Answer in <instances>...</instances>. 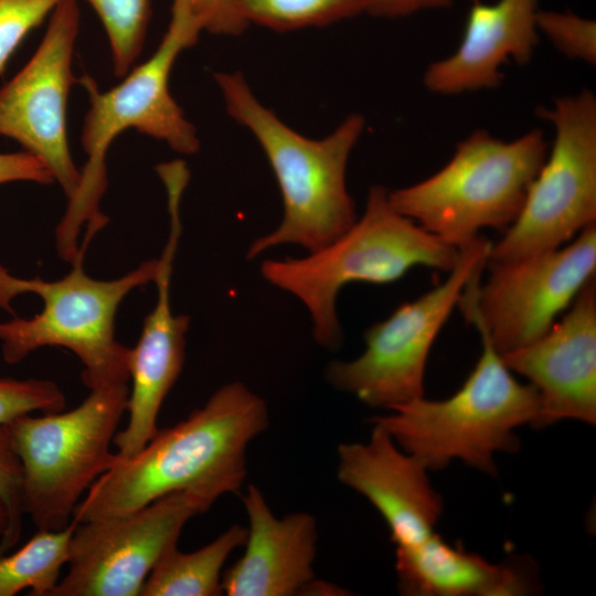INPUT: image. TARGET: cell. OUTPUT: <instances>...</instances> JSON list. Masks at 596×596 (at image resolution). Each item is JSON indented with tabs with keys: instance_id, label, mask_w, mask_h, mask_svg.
Masks as SVG:
<instances>
[{
	"instance_id": "ac0fdd59",
	"label": "cell",
	"mask_w": 596,
	"mask_h": 596,
	"mask_svg": "<svg viewBox=\"0 0 596 596\" xmlns=\"http://www.w3.org/2000/svg\"><path fill=\"white\" fill-rule=\"evenodd\" d=\"M538 0L475 1L457 50L426 68V88L458 95L498 86L504 63L531 60L538 44Z\"/></svg>"
},
{
	"instance_id": "9c48e42d",
	"label": "cell",
	"mask_w": 596,
	"mask_h": 596,
	"mask_svg": "<svg viewBox=\"0 0 596 596\" xmlns=\"http://www.w3.org/2000/svg\"><path fill=\"white\" fill-rule=\"evenodd\" d=\"M540 116L554 141L517 220L491 244L487 263L561 247L596 222V98L589 91L558 97Z\"/></svg>"
},
{
	"instance_id": "d6986e66",
	"label": "cell",
	"mask_w": 596,
	"mask_h": 596,
	"mask_svg": "<svg viewBox=\"0 0 596 596\" xmlns=\"http://www.w3.org/2000/svg\"><path fill=\"white\" fill-rule=\"evenodd\" d=\"M398 588L412 596H520L535 581L519 564H492L433 533L418 544L395 549Z\"/></svg>"
},
{
	"instance_id": "7c38bea8",
	"label": "cell",
	"mask_w": 596,
	"mask_h": 596,
	"mask_svg": "<svg viewBox=\"0 0 596 596\" xmlns=\"http://www.w3.org/2000/svg\"><path fill=\"white\" fill-rule=\"evenodd\" d=\"M207 510L195 496L179 491L126 514L76 521L67 573L51 596H140L185 523Z\"/></svg>"
},
{
	"instance_id": "d4e9b609",
	"label": "cell",
	"mask_w": 596,
	"mask_h": 596,
	"mask_svg": "<svg viewBox=\"0 0 596 596\" xmlns=\"http://www.w3.org/2000/svg\"><path fill=\"white\" fill-rule=\"evenodd\" d=\"M536 28L568 58L596 63V22L572 12L538 10Z\"/></svg>"
},
{
	"instance_id": "cb8c5ba5",
	"label": "cell",
	"mask_w": 596,
	"mask_h": 596,
	"mask_svg": "<svg viewBox=\"0 0 596 596\" xmlns=\"http://www.w3.org/2000/svg\"><path fill=\"white\" fill-rule=\"evenodd\" d=\"M65 405V395L51 380L0 379V427L25 414L64 411Z\"/></svg>"
},
{
	"instance_id": "484cf974",
	"label": "cell",
	"mask_w": 596,
	"mask_h": 596,
	"mask_svg": "<svg viewBox=\"0 0 596 596\" xmlns=\"http://www.w3.org/2000/svg\"><path fill=\"white\" fill-rule=\"evenodd\" d=\"M63 0H0V76L30 31Z\"/></svg>"
},
{
	"instance_id": "2e32d148",
	"label": "cell",
	"mask_w": 596,
	"mask_h": 596,
	"mask_svg": "<svg viewBox=\"0 0 596 596\" xmlns=\"http://www.w3.org/2000/svg\"><path fill=\"white\" fill-rule=\"evenodd\" d=\"M337 454L338 479L380 512L396 547L418 544L435 533L441 496L424 464L401 449L382 426L373 424L364 443L340 444Z\"/></svg>"
},
{
	"instance_id": "603a6c76",
	"label": "cell",
	"mask_w": 596,
	"mask_h": 596,
	"mask_svg": "<svg viewBox=\"0 0 596 596\" xmlns=\"http://www.w3.org/2000/svg\"><path fill=\"white\" fill-rule=\"evenodd\" d=\"M108 38L113 68L125 76L141 53L150 19L149 0H87Z\"/></svg>"
},
{
	"instance_id": "4fadbf2b",
	"label": "cell",
	"mask_w": 596,
	"mask_h": 596,
	"mask_svg": "<svg viewBox=\"0 0 596 596\" xmlns=\"http://www.w3.org/2000/svg\"><path fill=\"white\" fill-rule=\"evenodd\" d=\"M79 29L76 0L51 13L44 36L28 63L0 88V136L18 141L40 159L70 200L81 172L70 150L67 102Z\"/></svg>"
},
{
	"instance_id": "6da1fadb",
	"label": "cell",
	"mask_w": 596,
	"mask_h": 596,
	"mask_svg": "<svg viewBox=\"0 0 596 596\" xmlns=\"http://www.w3.org/2000/svg\"><path fill=\"white\" fill-rule=\"evenodd\" d=\"M269 426L265 401L241 382L216 390L184 421L159 429L135 455H117L88 489L77 522L126 514L172 492L184 491L209 509L237 493L247 476V448Z\"/></svg>"
},
{
	"instance_id": "5b68a950",
	"label": "cell",
	"mask_w": 596,
	"mask_h": 596,
	"mask_svg": "<svg viewBox=\"0 0 596 596\" xmlns=\"http://www.w3.org/2000/svg\"><path fill=\"white\" fill-rule=\"evenodd\" d=\"M476 328L481 355L455 394L441 401L422 396L371 418L428 470L443 469L459 459L496 476L494 456L517 451L520 441L515 429L534 425L538 418L536 390L513 377L485 330Z\"/></svg>"
},
{
	"instance_id": "277c9868",
	"label": "cell",
	"mask_w": 596,
	"mask_h": 596,
	"mask_svg": "<svg viewBox=\"0 0 596 596\" xmlns=\"http://www.w3.org/2000/svg\"><path fill=\"white\" fill-rule=\"evenodd\" d=\"M458 255V248L397 212L389 191L374 185L364 213L343 234L305 257L266 259L260 274L302 302L316 342L334 350L342 342L337 297L345 285L393 283L415 266L449 273Z\"/></svg>"
},
{
	"instance_id": "f546056e",
	"label": "cell",
	"mask_w": 596,
	"mask_h": 596,
	"mask_svg": "<svg viewBox=\"0 0 596 596\" xmlns=\"http://www.w3.org/2000/svg\"><path fill=\"white\" fill-rule=\"evenodd\" d=\"M364 12L380 18H401L422 10L450 6L454 0H364Z\"/></svg>"
},
{
	"instance_id": "4dcf8cb0",
	"label": "cell",
	"mask_w": 596,
	"mask_h": 596,
	"mask_svg": "<svg viewBox=\"0 0 596 596\" xmlns=\"http://www.w3.org/2000/svg\"><path fill=\"white\" fill-rule=\"evenodd\" d=\"M10 550V517L6 504L0 499V556Z\"/></svg>"
},
{
	"instance_id": "9a60e30c",
	"label": "cell",
	"mask_w": 596,
	"mask_h": 596,
	"mask_svg": "<svg viewBox=\"0 0 596 596\" xmlns=\"http://www.w3.org/2000/svg\"><path fill=\"white\" fill-rule=\"evenodd\" d=\"M169 213L170 232L152 280L156 305L145 318L137 344L129 348L128 423L113 441L121 457L135 455L157 434L159 411L184 363L190 317L174 315L170 302L173 262L182 231L179 204H169Z\"/></svg>"
},
{
	"instance_id": "f1b7e54d",
	"label": "cell",
	"mask_w": 596,
	"mask_h": 596,
	"mask_svg": "<svg viewBox=\"0 0 596 596\" xmlns=\"http://www.w3.org/2000/svg\"><path fill=\"white\" fill-rule=\"evenodd\" d=\"M15 181L54 182L45 164L30 152L0 153V184Z\"/></svg>"
},
{
	"instance_id": "8992f818",
	"label": "cell",
	"mask_w": 596,
	"mask_h": 596,
	"mask_svg": "<svg viewBox=\"0 0 596 596\" xmlns=\"http://www.w3.org/2000/svg\"><path fill=\"white\" fill-rule=\"evenodd\" d=\"M87 248L79 246L67 275L56 280L18 278L0 265V308L14 313L11 300L32 292L43 308L30 319L0 322L3 360L15 364L43 347H62L82 362V381L89 390L128 384L129 348L115 338L120 302L135 288L151 283L157 259L111 280L91 278L84 269Z\"/></svg>"
},
{
	"instance_id": "5bb4252c",
	"label": "cell",
	"mask_w": 596,
	"mask_h": 596,
	"mask_svg": "<svg viewBox=\"0 0 596 596\" xmlns=\"http://www.w3.org/2000/svg\"><path fill=\"white\" fill-rule=\"evenodd\" d=\"M540 401L536 427L575 419L596 423V281L589 278L567 312L533 342L501 354Z\"/></svg>"
},
{
	"instance_id": "4316f807",
	"label": "cell",
	"mask_w": 596,
	"mask_h": 596,
	"mask_svg": "<svg viewBox=\"0 0 596 596\" xmlns=\"http://www.w3.org/2000/svg\"><path fill=\"white\" fill-rule=\"evenodd\" d=\"M0 499L10 517V549L21 538L25 514L22 491V468L18 457L0 438Z\"/></svg>"
},
{
	"instance_id": "8fae6325",
	"label": "cell",
	"mask_w": 596,
	"mask_h": 596,
	"mask_svg": "<svg viewBox=\"0 0 596 596\" xmlns=\"http://www.w3.org/2000/svg\"><path fill=\"white\" fill-rule=\"evenodd\" d=\"M490 275L470 280L458 305L485 330L500 353L543 336L596 270V224L567 246L504 263H487Z\"/></svg>"
},
{
	"instance_id": "7a4b0ae2",
	"label": "cell",
	"mask_w": 596,
	"mask_h": 596,
	"mask_svg": "<svg viewBox=\"0 0 596 596\" xmlns=\"http://www.w3.org/2000/svg\"><path fill=\"white\" fill-rule=\"evenodd\" d=\"M171 12L156 51L123 76L118 85L100 91L91 76L78 79L89 99L81 136L87 158L55 233L58 255L68 263L77 255L81 232L82 242L91 244L108 222L100 211L107 187L106 155L120 134L135 129L183 155H193L200 148L194 126L170 93L169 78L178 56L195 44L201 30L183 0H173Z\"/></svg>"
},
{
	"instance_id": "ba28073f",
	"label": "cell",
	"mask_w": 596,
	"mask_h": 596,
	"mask_svg": "<svg viewBox=\"0 0 596 596\" xmlns=\"http://www.w3.org/2000/svg\"><path fill=\"white\" fill-rule=\"evenodd\" d=\"M128 384L91 390L66 412L25 414L0 427L22 468L24 511L38 530H61L91 486L113 465Z\"/></svg>"
},
{
	"instance_id": "7402d4cb",
	"label": "cell",
	"mask_w": 596,
	"mask_h": 596,
	"mask_svg": "<svg viewBox=\"0 0 596 596\" xmlns=\"http://www.w3.org/2000/svg\"><path fill=\"white\" fill-rule=\"evenodd\" d=\"M235 10L248 26L294 31L328 25L361 12L364 0H234Z\"/></svg>"
},
{
	"instance_id": "e0dca14e",
	"label": "cell",
	"mask_w": 596,
	"mask_h": 596,
	"mask_svg": "<svg viewBox=\"0 0 596 596\" xmlns=\"http://www.w3.org/2000/svg\"><path fill=\"white\" fill-rule=\"evenodd\" d=\"M242 501L248 518L243 556L222 575L228 596L301 595L315 579L318 524L308 512L277 518L264 494L248 485Z\"/></svg>"
},
{
	"instance_id": "3957f363",
	"label": "cell",
	"mask_w": 596,
	"mask_h": 596,
	"mask_svg": "<svg viewBox=\"0 0 596 596\" xmlns=\"http://www.w3.org/2000/svg\"><path fill=\"white\" fill-rule=\"evenodd\" d=\"M214 78L227 114L252 132L265 152L284 204L279 225L256 238L246 257L256 258L287 244L311 253L349 230L356 214L347 189L345 171L364 129L363 117L351 114L324 138L311 139L266 108L241 73H216Z\"/></svg>"
},
{
	"instance_id": "ffe728a7",
	"label": "cell",
	"mask_w": 596,
	"mask_h": 596,
	"mask_svg": "<svg viewBox=\"0 0 596 596\" xmlns=\"http://www.w3.org/2000/svg\"><path fill=\"white\" fill-rule=\"evenodd\" d=\"M246 539L247 528L234 524L196 551L183 553L173 546L155 565L140 596L222 595L223 566Z\"/></svg>"
},
{
	"instance_id": "52a82bcc",
	"label": "cell",
	"mask_w": 596,
	"mask_h": 596,
	"mask_svg": "<svg viewBox=\"0 0 596 596\" xmlns=\"http://www.w3.org/2000/svg\"><path fill=\"white\" fill-rule=\"evenodd\" d=\"M547 151L539 129L512 141L475 130L440 170L389 192V200L397 212L459 249L482 228L505 231L517 220Z\"/></svg>"
},
{
	"instance_id": "30bf717a",
	"label": "cell",
	"mask_w": 596,
	"mask_h": 596,
	"mask_svg": "<svg viewBox=\"0 0 596 596\" xmlns=\"http://www.w3.org/2000/svg\"><path fill=\"white\" fill-rule=\"evenodd\" d=\"M490 247L482 236L460 247L447 279L368 328L363 353L351 361H331L327 382L370 407L387 411L424 396L430 348L467 285L481 275Z\"/></svg>"
},
{
	"instance_id": "83f0119b",
	"label": "cell",
	"mask_w": 596,
	"mask_h": 596,
	"mask_svg": "<svg viewBox=\"0 0 596 596\" xmlns=\"http://www.w3.org/2000/svg\"><path fill=\"white\" fill-rule=\"evenodd\" d=\"M183 1L201 32L235 35L247 28L235 10L234 0Z\"/></svg>"
},
{
	"instance_id": "44dd1931",
	"label": "cell",
	"mask_w": 596,
	"mask_h": 596,
	"mask_svg": "<svg viewBox=\"0 0 596 596\" xmlns=\"http://www.w3.org/2000/svg\"><path fill=\"white\" fill-rule=\"evenodd\" d=\"M77 522L61 530H38L20 549L0 556V596H14L30 588L32 596H51L67 564Z\"/></svg>"
}]
</instances>
